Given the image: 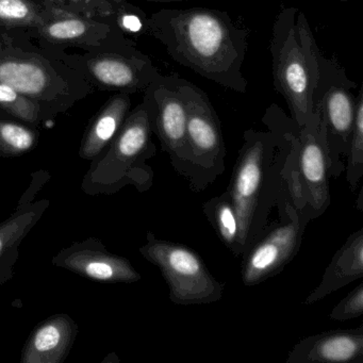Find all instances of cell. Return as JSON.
<instances>
[{"instance_id":"6da1fadb","label":"cell","mask_w":363,"mask_h":363,"mask_svg":"<svg viewBox=\"0 0 363 363\" xmlns=\"http://www.w3.org/2000/svg\"><path fill=\"white\" fill-rule=\"evenodd\" d=\"M147 30L178 65L223 88L242 95L247 92L242 67L248 33L226 11L203 7L161 9L148 16Z\"/></svg>"},{"instance_id":"7a4b0ae2","label":"cell","mask_w":363,"mask_h":363,"mask_svg":"<svg viewBox=\"0 0 363 363\" xmlns=\"http://www.w3.org/2000/svg\"><path fill=\"white\" fill-rule=\"evenodd\" d=\"M262 122L269 131L248 129L244 133L227 188L239 218L243 256L272 228V210L288 192L284 175L295 123L275 104L267 110Z\"/></svg>"},{"instance_id":"3957f363","label":"cell","mask_w":363,"mask_h":363,"mask_svg":"<svg viewBox=\"0 0 363 363\" xmlns=\"http://www.w3.org/2000/svg\"><path fill=\"white\" fill-rule=\"evenodd\" d=\"M0 82L37 101L46 114L62 113L95 92L69 63V55L33 43L24 31L0 27Z\"/></svg>"},{"instance_id":"277c9868","label":"cell","mask_w":363,"mask_h":363,"mask_svg":"<svg viewBox=\"0 0 363 363\" xmlns=\"http://www.w3.org/2000/svg\"><path fill=\"white\" fill-rule=\"evenodd\" d=\"M269 52L274 88L286 101L293 122L303 128L316 112L314 93L325 57L305 12L295 7L280 10L272 29Z\"/></svg>"},{"instance_id":"5b68a950","label":"cell","mask_w":363,"mask_h":363,"mask_svg":"<svg viewBox=\"0 0 363 363\" xmlns=\"http://www.w3.org/2000/svg\"><path fill=\"white\" fill-rule=\"evenodd\" d=\"M328 150L324 128L316 111L313 118L292 130V147L286 169V189L299 211L307 209L312 220L320 218L330 205Z\"/></svg>"},{"instance_id":"8992f818","label":"cell","mask_w":363,"mask_h":363,"mask_svg":"<svg viewBox=\"0 0 363 363\" xmlns=\"http://www.w3.org/2000/svg\"><path fill=\"white\" fill-rule=\"evenodd\" d=\"M142 256L160 269L172 303L179 306L209 305L220 301L225 284L218 281L203 258L184 244L157 238L148 231Z\"/></svg>"},{"instance_id":"52a82bcc","label":"cell","mask_w":363,"mask_h":363,"mask_svg":"<svg viewBox=\"0 0 363 363\" xmlns=\"http://www.w3.org/2000/svg\"><path fill=\"white\" fill-rule=\"evenodd\" d=\"M186 101V152L191 190L203 192L225 172L227 150L220 118L205 91L182 80Z\"/></svg>"},{"instance_id":"ba28073f","label":"cell","mask_w":363,"mask_h":363,"mask_svg":"<svg viewBox=\"0 0 363 363\" xmlns=\"http://www.w3.org/2000/svg\"><path fill=\"white\" fill-rule=\"evenodd\" d=\"M152 135L150 116L142 101L129 112L107 155L99 162V182L113 190L126 184H133L141 193L150 190L155 175L146 160L157 154Z\"/></svg>"},{"instance_id":"9c48e42d","label":"cell","mask_w":363,"mask_h":363,"mask_svg":"<svg viewBox=\"0 0 363 363\" xmlns=\"http://www.w3.org/2000/svg\"><path fill=\"white\" fill-rule=\"evenodd\" d=\"M69 55V63L95 90L135 94L144 92L161 75L152 59L131 40L104 48Z\"/></svg>"},{"instance_id":"30bf717a","label":"cell","mask_w":363,"mask_h":363,"mask_svg":"<svg viewBox=\"0 0 363 363\" xmlns=\"http://www.w3.org/2000/svg\"><path fill=\"white\" fill-rule=\"evenodd\" d=\"M356 86L339 63L324 57L314 106L324 128L331 178L339 177L345 169L342 157L346 156L354 127L357 95L352 90Z\"/></svg>"},{"instance_id":"8fae6325","label":"cell","mask_w":363,"mask_h":363,"mask_svg":"<svg viewBox=\"0 0 363 363\" xmlns=\"http://www.w3.org/2000/svg\"><path fill=\"white\" fill-rule=\"evenodd\" d=\"M282 203L280 223L272 227L244 255L241 275L245 286H257L278 275L295 258L301 248L306 226L312 220L311 214L307 209L297 210L289 192Z\"/></svg>"},{"instance_id":"7c38bea8","label":"cell","mask_w":363,"mask_h":363,"mask_svg":"<svg viewBox=\"0 0 363 363\" xmlns=\"http://www.w3.org/2000/svg\"><path fill=\"white\" fill-rule=\"evenodd\" d=\"M182 80L184 78L179 76L159 75L144 91L143 103L147 109L152 133L158 137L163 152L169 155L172 167L188 179V110Z\"/></svg>"},{"instance_id":"4fadbf2b","label":"cell","mask_w":363,"mask_h":363,"mask_svg":"<svg viewBox=\"0 0 363 363\" xmlns=\"http://www.w3.org/2000/svg\"><path fill=\"white\" fill-rule=\"evenodd\" d=\"M48 4V3H46ZM45 21L28 33L38 43L58 52L77 48L82 50L108 48L128 41L113 18L101 20L67 11L48 4Z\"/></svg>"},{"instance_id":"5bb4252c","label":"cell","mask_w":363,"mask_h":363,"mask_svg":"<svg viewBox=\"0 0 363 363\" xmlns=\"http://www.w3.org/2000/svg\"><path fill=\"white\" fill-rule=\"evenodd\" d=\"M363 326L337 329L303 337L289 352L286 363H362Z\"/></svg>"},{"instance_id":"9a60e30c","label":"cell","mask_w":363,"mask_h":363,"mask_svg":"<svg viewBox=\"0 0 363 363\" xmlns=\"http://www.w3.org/2000/svg\"><path fill=\"white\" fill-rule=\"evenodd\" d=\"M363 277V227L352 233L337 250L323 274L320 284L308 295L310 306Z\"/></svg>"},{"instance_id":"2e32d148","label":"cell","mask_w":363,"mask_h":363,"mask_svg":"<svg viewBox=\"0 0 363 363\" xmlns=\"http://www.w3.org/2000/svg\"><path fill=\"white\" fill-rule=\"evenodd\" d=\"M60 264L99 281L131 284L142 278L127 259L91 248L63 254Z\"/></svg>"},{"instance_id":"e0dca14e","label":"cell","mask_w":363,"mask_h":363,"mask_svg":"<svg viewBox=\"0 0 363 363\" xmlns=\"http://www.w3.org/2000/svg\"><path fill=\"white\" fill-rule=\"evenodd\" d=\"M76 329L71 318L57 315L35 328L23 352L22 362H62L73 343Z\"/></svg>"},{"instance_id":"ac0fdd59","label":"cell","mask_w":363,"mask_h":363,"mask_svg":"<svg viewBox=\"0 0 363 363\" xmlns=\"http://www.w3.org/2000/svg\"><path fill=\"white\" fill-rule=\"evenodd\" d=\"M130 106V95L125 93H116L106 101L84 135L80 150L82 158H95L111 143L128 116Z\"/></svg>"},{"instance_id":"d6986e66","label":"cell","mask_w":363,"mask_h":363,"mask_svg":"<svg viewBox=\"0 0 363 363\" xmlns=\"http://www.w3.org/2000/svg\"><path fill=\"white\" fill-rule=\"evenodd\" d=\"M201 210L223 244L235 256H242L239 218L228 191L206 201Z\"/></svg>"},{"instance_id":"ffe728a7","label":"cell","mask_w":363,"mask_h":363,"mask_svg":"<svg viewBox=\"0 0 363 363\" xmlns=\"http://www.w3.org/2000/svg\"><path fill=\"white\" fill-rule=\"evenodd\" d=\"M48 6L43 0H0V27L30 33L45 21Z\"/></svg>"},{"instance_id":"44dd1931","label":"cell","mask_w":363,"mask_h":363,"mask_svg":"<svg viewBox=\"0 0 363 363\" xmlns=\"http://www.w3.org/2000/svg\"><path fill=\"white\" fill-rule=\"evenodd\" d=\"M345 157L346 182L354 193L363 176V88L357 94L354 127Z\"/></svg>"},{"instance_id":"7402d4cb","label":"cell","mask_w":363,"mask_h":363,"mask_svg":"<svg viewBox=\"0 0 363 363\" xmlns=\"http://www.w3.org/2000/svg\"><path fill=\"white\" fill-rule=\"evenodd\" d=\"M0 109L24 122L38 124L42 116H46L43 108L16 89L0 82Z\"/></svg>"},{"instance_id":"603a6c76","label":"cell","mask_w":363,"mask_h":363,"mask_svg":"<svg viewBox=\"0 0 363 363\" xmlns=\"http://www.w3.org/2000/svg\"><path fill=\"white\" fill-rule=\"evenodd\" d=\"M33 131L13 122L0 121V150L9 154L28 152L35 145Z\"/></svg>"},{"instance_id":"cb8c5ba5","label":"cell","mask_w":363,"mask_h":363,"mask_svg":"<svg viewBox=\"0 0 363 363\" xmlns=\"http://www.w3.org/2000/svg\"><path fill=\"white\" fill-rule=\"evenodd\" d=\"M55 7L90 18L110 20L116 8L108 0H43Z\"/></svg>"},{"instance_id":"d4e9b609","label":"cell","mask_w":363,"mask_h":363,"mask_svg":"<svg viewBox=\"0 0 363 363\" xmlns=\"http://www.w3.org/2000/svg\"><path fill=\"white\" fill-rule=\"evenodd\" d=\"M147 20L145 12L129 1L118 7L113 16L116 26L126 35H148Z\"/></svg>"},{"instance_id":"484cf974","label":"cell","mask_w":363,"mask_h":363,"mask_svg":"<svg viewBox=\"0 0 363 363\" xmlns=\"http://www.w3.org/2000/svg\"><path fill=\"white\" fill-rule=\"evenodd\" d=\"M363 314V282L350 291L343 299L339 301L329 313V320H354Z\"/></svg>"},{"instance_id":"4316f807","label":"cell","mask_w":363,"mask_h":363,"mask_svg":"<svg viewBox=\"0 0 363 363\" xmlns=\"http://www.w3.org/2000/svg\"><path fill=\"white\" fill-rule=\"evenodd\" d=\"M31 216H22L8 220L7 223L0 226V256L6 248L13 244L18 238L22 237L26 231L27 226L31 220Z\"/></svg>"},{"instance_id":"83f0119b","label":"cell","mask_w":363,"mask_h":363,"mask_svg":"<svg viewBox=\"0 0 363 363\" xmlns=\"http://www.w3.org/2000/svg\"><path fill=\"white\" fill-rule=\"evenodd\" d=\"M363 188H361L360 192L358 194V199H357V208H358L359 211H362L363 210Z\"/></svg>"},{"instance_id":"f1b7e54d","label":"cell","mask_w":363,"mask_h":363,"mask_svg":"<svg viewBox=\"0 0 363 363\" xmlns=\"http://www.w3.org/2000/svg\"><path fill=\"white\" fill-rule=\"evenodd\" d=\"M108 1L111 3L116 9H118V7H121V6L124 5L125 3H127V0H108Z\"/></svg>"},{"instance_id":"f546056e","label":"cell","mask_w":363,"mask_h":363,"mask_svg":"<svg viewBox=\"0 0 363 363\" xmlns=\"http://www.w3.org/2000/svg\"><path fill=\"white\" fill-rule=\"evenodd\" d=\"M152 3H173V1H190V0H147Z\"/></svg>"},{"instance_id":"4dcf8cb0","label":"cell","mask_w":363,"mask_h":363,"mask_svg":"<svg viewBox=\"0 0 363 363\" xmlns=\"http://www.w3.org/2000/svg\"><path fill=\"white\" fill-rule=\"evenodd\" d=\"M340 1H343V3H346V1H352V0H340Z\"/></svg>"}]
</instances>
